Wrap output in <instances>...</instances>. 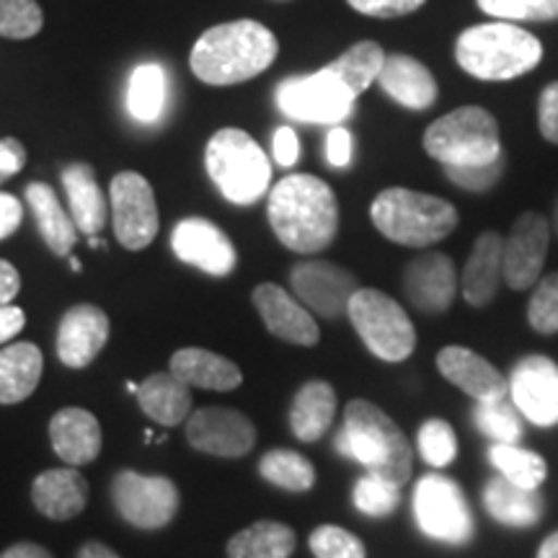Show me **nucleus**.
Wrapping results in <instances>:
<instances>
[{
	"mask_svg": "<svg viewBox=\"0 0 558 558\" xmlns=\"http://www.w3.org/2000/svg\"><path fill=\"white\" fill-rule=\"evenodd\" d=\"M267 218L277 241L295 254H318L339 233V199L324 179L290 173L269 192Z\"/></svg>",
	"mask_w": 558,
	"mask_h": 558,
	"instance_id": "1",
	"label": "nucleus"
},
{
	"mask_svg": "<svg viewBox=\"0 0 558 558\" xmlns=\"http://www.w3.org/2000/svg\"><path fill=\"white\" fill-rule=\"evenodd\" d=\"M275 32L254 19H239L207 29L192 47V73L207 86H239L277 60Z\"/></svg>",
	"mask_w": 558,
	"mask_h": 558,
	"instance_id": "2",
	"label": "nucleus"
},
{
	"mask_svg": "<svg viewBox=\"0 0 558 558\" xmlns=\"http://www.w3.org/2000/svg\"><path fill=\"white\" fill-rule=\"evenodd\" d=\"M333 445L341 458L357 460L367 473H378L399 486L407 484L414 469V450L403 429L373 401L347 403Z\"/></svg>",
	"mask_w": 558,
	"mask_h": 558,
	"instance_id": "3",
	"label": "nucleus"
},
{
	"mask_svg": "<svg viewBox=\"0 0 558 558\" xmlns=\"http://www.w3.org/2000/svg\"><path fill=\"white\" fill-rule=\"evenodd\" d=\"M456 60L476 81L507 83L541 65L543 45L520 24L488 21L460 34Z\"/></svg>",
	"mask_w": 558,
	"mask_h": 558,
	"instance_id": "4",
	"label": "nucleus"
},
{
	"mask_svg": "<svg viewBox=\"0 0 558 558\" xmlns=\"http://www.w3.org/2000/svg\"><path fill=\"white\" fill-rule=\"evenodd\" d=\"M369 220L388 241L407 248H424L448 239L458 228L460 215L452 202L435 194L390 186L373 199Z\"/></svg>",
	"mask_w": 558,
	"mask_h": 558,
	"instance_id": "5",
	"label": "nucleus"
},
{
	"mask_svg": "<svg viewBox=\"0 0 558 558\" xmlns=\"http://www.w3.org/2000/svg\"><path fill=\"white\" fill-rule=\"evenodd\" d=\"M205 169L222 197L239 207L254 205L269 190L271 163L246 130L215 132L205 150Z\"/></svg>",
	"mask_w": 558,
	"mask_h": 558,
	"instance_id": "6",
	"label": "nucleus"
},
{
	"mask_svg": "<svg viewBox=\"0 0 558 558\" xmlns=\"http://www.w3.org/2000/svg\"><path fill=\"white\" fill-rule=\"evenodd\" d=\"M424 150L442 169L486 166L505 158L501 153L499 122L484 107H458L439 117L424 132Z\"/></svg>",
	"mask_w": 558,
	"mask_h": 558,
	"instance_id": "7",
	"label": "nucleus"
},
{
	"mask_svg": "<svg viewBox=\"0 0 558 558\" xmlns=\"http://www.w3.org/2000/svg\"><path fill=\"white\" fill-rule=\"evenodd\" d=\"M347 316L373 357L403 362L416 349V329L409 313L383 290L360 288L349 300Z\"/></svg>",
	"mask_w": 558,
	"mask_h": 558,
	"instance_id": "8",
	"label": "nucleus"
},
{
	"mask_svg": "<svg viewBox=\"0 0 558 558\" xmlns=\"http://www.w3.org/2000/svg\"><path fill=\"white\" fill-rule=\"evenodd\" d=\"M354 99L357 96L352 94V88L329 68L282 81L275 90L277 107L288 120L329 124V128H339L341 122L352 117Z\"/></svg>",
	"mask_w": 558,
	"mask_h": 558,
	"instance_id": "9",
	"label": "nucleus"
},
{
	"mask_svg": "<svg viewBox=\"0 0 558 558\" xmlns=\"http://www.w3.org/2000/svg\"><path fill=\"white\" fill-rule=\"evenodd\" d=\"M414 520L429 541L465 546L476 533V522L463 488L442 473H427L414 486Z\"/></svg>",
	"mask_w": 558,
	"mask_h": 558,
	"instance_id": "10",
	"label": "nucleus"
},
{
	"mask_svg": "<svg viewBox=\"0 0 558 558\" xmlns=\"http://www.w3.org/2000/svg\"><path fill=\"white\" fill-rule=\"evenodd\" d=\"M111 505L132 527L160 530L177 518L181 497L171 478L120 471L111 481Z\"/></svg>",
	"mask_w": 558,
	"mask_h": 558,
	"instance_id": "11",
	"label": "nucleus"
},
{
	"mask_svg": "<svg viewBox=\"0 0 558 558\" xmlns=\"http://www.w3.org/2000/svg\"><path fill=\"white\" fill-rule=\"evenodd\" d=\"M111 220L114 235L128 251L148 248L158 235V205L150 181L135 171H122L111 179Z\"/></svg>",
	"mask_w": 558,
	"mask_h": 558,
	"instance_id": "12",
	"label": "nucleus"
},
{
	"mask_svg": "<svg viewBox=\"0 0 558 558\" xmlns=\"http://www.w3.org/2000/svg\"><path fill=\"white\" fill-rule=\"evenodd\" d=\"M507 393L522 416L535 427L558 424V365L546 354H527L512 367Z\"/></svg>",
	"mask_w": 558,
	"mask_h": 558,
	"instance_id": "13",
	"label": "nucleus"
},
{
	"mask_svg": "<svg viewBox=\"0 0 558 558\" xmlns=\"http://www.w3.org/2000/svg\"><path fill=\"white\" fill-rule=\"evenodd\" d=\"M290 288L300 303L320 318H339L360 290V279L333 262H298L290 269Z\"/></svg>",
	"mask_w": 558,
	"mask_h": 558,
	"instance_id": "14",
	"label": "nucleus"
},
{
	"mask_svg": "<svg viewBox=\"0 0 558 558\" xmlns=\"http://www.w3.org/2000/svg\"><path fill=\"white\" fill-rule=\"evenodd\" d=\"M550 243V222L538 213H522L509 228L501 251V269L509 290L522 292L538 284L546 267Z\"/></svg>",
	"mask_w": 558,
	"mask_h": 558,
	"instance_id": "15",
	"label": "nucleus"
},
{
	"mask_svg": "<svg viewBox=\"0 0 558 558\" xmlns=\"http://www.w3.org/2000/svg\"><path fill=\"white\" fill-rule=\"evenodd\" d=\"M186 439L207 456L243 458L254 450L256 427L239 409L205 407L186 418Z\"/></svg>",
	"mask_w": 558,
	"mask_h": 558,
	"instance_id": "16",
	"label": "nucleus"
},
{
	"mask_svg": "<svg viewBox=\"0 0 558 558\" xmlns=\"http://www.w3.org/2000/svg\"><path fill=\"white\" fill-rule=\"evenodd\" d=\"M171 248L179 262L197 267L209 277H228L239 264L233 241L205 218L181 220L171 233Z\"/></svg>",
	"mask_w": 558,
	"mask_h": 558,
	"instance_id": "17",
	"label": "nucleus"
},
{
	"mask_svg": "<svg viewBox=\"0 0 558 558\" xmlns=\"http://www.w3.org/2000/svg\"><path fill=\"white\" fill-rule=\"evenodd\" d=\"M251 300L271 337L295 347H316L320 341L316 318L292 292L275 282H262L254 288Z\"/></svg>",
	"mask_w": 558,
	"mask_h": 558,
	"instance_id": "18",
	"label": "nucleus"
},
{
	"mask_svg": "<svg viewBox=\"0 0 558 558\" xmlns=\"http://www.w3.org/2000/svg\"><path fill=\"white\" fill-rule=\"evenodd\" d=\"M460 290V277L450 256L429 251L416 256L403 269V292L414 308L422 313H445Z\"/></svg>",
	"mask_w": 558,
	"mask_h": 558,
	"instance_id": "19",
	"label": "nucleus"
},
{
	"mask_svg": "<svg viewBox=\"0 0 558 558\" xmlns=\"http://www.w3.org/2000/svg\"><path fill=\"white\" fill-rule=\"evenodd\" d=\"M109 341V316L96 305H73L60 318L58 357L70 369H83L99 357Z\"/></svg>",
	"mask_w": 558,
	"mask_h": 558,
	"instance_id": "20",
	"label": "nucleus"
},
{
	"mask_svg": "<svg viewBox=\"0 0 558 558\" xmlns=\"http://www.w3.org/2000/svg\"><path fill=\"white\" fill-rule=\"evenodd\" d=\"M437 369L445 380L471 396L473 401H488L507 396V378L478 352L469 347L448 344L439 349Z\"/></svg>",
	"mask_w": 558,
	"mask_h": 558,
	"instance_id": "21",
	"label": "nucleus"
},
{
	"mask_svg": "<svg viewBox=\"0 0 558 558\" xmlns=\"http://www.w3.org/2000/svg\"><path fill=\"white\" fill-rule=\"evenodd\" d=\"M50 442L58 458L70 469L94 463L104 445L99 418L90 414L88 409H60L50 422Z\"/></svg>",
	"mask_w": 558,
	"mask_h": 558,
	"instance_id": "22",
	"label": "nucleus"
},
{
	"mask_svg": "<svg viewBox=\"0 0 558 558\" xmlns=\"http://www.w3.org/2000/svg\"><path fill=\"white\" fill-rule=\"evenodd\" d=\"M380 88L393 99L399 107L411 111H424L437 101V81L432 70L422 60L411 54L396 52L386 54L380 70Z\"/></svg>",
	"mask_w": 558,
	"mask_h": 558,
	"instance_id": "23",
	"label": "nucleus"
},
{
	"mask_svg": "<svg viewBox=\"0 0 558 558\" xmlns=\"http://www.w3.org/2000/svg\"><path fill=\"white\" fill-rule=\"evenodd\" d=\"M501 251H505V239L497 230H486L473 243L469 262L460 275V292L471 308H486L497 298L499 284L505 282Z\"/></svg>",
	"mask_w": 558,
	"mask_h": 558,
	"instance_id": "24",
	"label": "nucleus"
},
{
	"mask_svg": "<svg viewBox=\"0 0 558 558\" xmlns=\"http://www.w3.org/2000/svg\"><path fill=\"white\" fill-rule=\"evenodd\" d=\"M32 501L45 518L65 522L78 518L88 505V481L78 469H50L32 484Z\"/></svg>",
	"mask_w": 558,
	"mask_h": 558,
	"instance_id": "25",
	"label": "nucleus"
},
{
	"mask_svg": "<svg viewBox=\"0 0 558 558\" xmlns=\"http://www.w3.org/2000/svg\"><path fill=\"white\" fill-rule=\"evenodd\" d=\"M169 369L190 388L233 390L243 383L241 367L233 360L202 347H184L173 352Z\"/></svg>",
	"mask_w": 558,
	"mask_h": 558,
	"instance_id": "26",
	"label": "nucleus"
},
{
	"mask_svg": "<svg viewBox=\"0 0 558 558\" xmlns=\"http://www.w3.org/2000/svg\"><path fill=\"white\" fill-rule=\"evenodd\" d=\"M337 416V390L326 380L300 386L290 403V429L300 442H318L331 429Z\"/></svg>",
	"mask_w": 558,
	"mask_h": 558,
	"instance_id": "27",
	"label": "nucleus"
},
{
	"mask_svg": "<svg viewBox=\"0 0 558 558\" xmlns=\"http://www.w3.org/2000/svg\"><path fill=\"white\" fill-rule=\"evenodd\" d=\"M62 184H65L70 218L83 235H96L107 226L109 205L96 181V173L88 163H73L62 171Z\"/></svg>",
	"mask_w": 558,
	"mask_h": 558,
	"instance_id": "28",
	"label": "nucleus"
},
{
	"mask_svg": "<svg viewBox=\"0 0 558 558\" xmlns=\"http://www.w3.org/2000/svg\"><path fill=\"white\" fill-rule=\"evenodd\" d=\"M137 403L143 414L160 424V427H177L192 414V393L186 383H181L171 373H153L137 388Z\"/></svg>",
	"mask_w": 558,
	"mask_h": 558,
	"instance_id": "29",
	"label": "nucleus"
},
{
	"mask_svg": "<svg viewBox=\"0 0 558 558\" xmlns=\"http://www.w3.org/2000/svg\"><path fill=\"white\" fill-rule=\"evenodd\" d=\"M484 507L488 518L507 527H533L543 518L541 492H530L505 476H494L484 488Z\"/></svg>",
	"mask_w": 558,
	"mask_h": 558,
	"instance_id": "30",
	"label": "nucleus"
},
{
	"mask_svg": "<svg viewBox=\"0 0 558 558\" xmlns=\"http://www.w3.org/2000/svg\"><path fill=\"white\" fill-rule=\"evenodd\" d=\"M26 205L32 207L34 220H37V228L47 248L58 256H70L75 241H78V228L70 218V209L60 205L52 186L34 181V184L26 186Z\"/></svg>",
	"mask_w": 558,
	"mask_h": 558,
	"instance_id": "31",
	"label": "nucleus"
},
{
	"mask_svg": "<svg viewBox=\"0 0 558 558\" xmlns=\"http://www.w3.org/2000/svg\"><path fill=\"white\" fill-rule=\"evenodd\" d=\"M41 369H45V357L32 341L0 349V403L13 407L29 399L39 386Z\"/></svg>",
	"mask_w": 558,
	"mask_h": 558,
	"instance_id": "32",
	"label": "nucleus"
},
{
	"mask_svg": "<svg viewBox=\"0 0 558 558\" xmlns=\"http://www.w3.org/2000/svg\"><path fill=\"white\" fill-rule=\"evenodd\" d=\"M295 530L277 520H259L228 541V558H290L295 554Z\"/></svg>",
	"mask_w": 558,
	"mask_h": 558,
	"instance_id": "33",
	"label": "nucleus"
},
{
	"mask_svg": "<svg viewBox=\"0 0 558 558\" xmlns=\"http://www.w3.org/2000/svg\"><path fill=\"white\" fill-rule=\"evenodd\" d=\"M166 96H169V78H166L163 68L156 62L135 68L128 86V111L137 122L150 124L160 120L166 109Z\"/></svg>",
	"mask_w": 558,
	"mask_h": 558,
	"instance_id": "34",
	"label": "nucleus"
},
{
	"mask_svg": "<svg viewBox=\"0 0 558 558\" xmlns=\"http://www.w3.org/2000/svg\"><path fill=\"white\" fill-rule=\"evenodd\" d=\"M383 62H386V52L378 41L365 39L357 45L349 47L347 52H341L337 60L329 62L331 73H337L341 81L352 88L354 96H360L362 90H367L373 83H378Z\"/></svg>",
	"mask_w": 558,
	"mask_h": 558,
	"instance_id": "35",
	"label": "nucleus"
},
{
	"mask_svg": "<svg viewBox=\"0 0 558 558\" xmlns=\"http://www.w3.org/2000/svg\"><path fill=\"white\" fill-rule=\"evenodd\" d=\"M488 463L497 469L499 476L522 488H530V492H541V486L548 478V463L543 456L520 448V445H492Z\"/></svg>",
	"mask_w": 558,
	"mask_h": 558,
	"instance_id": "36",
	"label": "nucleus"
},
{
	"mask_svg": "<svg viewBox=\"0 0 558 558\" xmlns=\"http://www.w3.org/2000/svg\"><path fill=\"white\" fill-rule=\"evenodd\" d=\"M259 473L267 484L290 494H305L316 486V469L308 458L295 450H269L259 460Z\"/></svg>",
	"mask_w": 558,
	"mask_h": 558,
	"instance_id": "37",
	"label": "nucleus"
},
{
	"mask_svg": "<svg viewBox=\"0 0 558 558\" xmlns=\"http://www.w3.org/2000/svg\"><path fill=\"white\" fill-rule=\"evenodd\" d=\"M473 427H476L484 437L492 439L494 445H520L522 414L512 403V399H509V393L488 401H476V409H473Z\"/></svg>",
	"mask_w": 558,
	"mask_h": 558,
	"instance_id": "38",
	"label": "nucleus"
},
{
	"mask_svg": "<svg viewBox=\"0 0 558 558\" xmlns=\"http://www.w3.org/2000/svg\"><path fill=\"white\" fill-rule=\"evenodd\" d=\"M352 501L357 512L367 514V518H388L401 505V486L378 476V473L365 471V476H360L352 488Z\"/></svg>",
	"mask_w": 558,
	"mask_h": 558,
	"instance_id": "39",
	"label": "nucleus"
},
{
	"mask_svg": "<svg viewBox=\"0 0 558 558\" xmlns=\"http://www.w3.org/2000/svg\"><path fill=\"white\" fill-rule=\"evenodd\" d=\"M416 450L429 469H448L458 458L456 429L445 418H427L416 432Z\"/></svg>",
	"mask_w": 558,
	"mask_h": 558,
	"instance_id": "40",
	"label": "nucleus"
},
{
	"mask_svg": "<svg viewBox=\"0 0 558 558\" xmlns=\"http://www.w3.org/2000/svg\"><path fill=\"white\" fill-rule=\"evenodd\" d=\"M45 26V13L37 0H0V37L32 39Z\"/></svg>",
	"mask_w": 558,
	"mask_h": 558,
	"instance_id": "41",
	"label": "nucleus"
},
{
	"mask_svg": "<svg viewBox=\"0 0 558 558\" xmlns=\"http://www.w3.org/2000/svg\"><path fill=\"white\" fill-rule=\"evenodd\" d=\"M486 16L497 21H558V0H476Z\"/></svg>",
	"mask_w": 558,
	"mask_h": 558,
	"instance_id": "42",
	"label": "nucleus"
},
{
	"mask_svg": "<svg viewBox=\"0 0 558 558\" xmlns=\"http://www.w3.org/2000/svg\"><path fill=\"white\" fill-rule=\"evenodd\" d=\"M530 329L550 337L558 333V271L538 279L527 303Z\"/></svg>",
	"mask_w": 558,
	"mask_h": 558,
	"instance_id": "43",
	"label": "nucleus"
},
{
	"mask_svg": "<svg viewBox=\"0 0 558 558\" xmlns=\"http://www.w3.org/2000/svg\"><path fill=\"white\" fill-rule=\"evenodd\" d=\"M308 546L316 558H367L365 543L339 525H320L313 530Z\"/></svg>",
	"mask_w": 558,
	"mask_h": 558,
	"instance_id": "44",
	"label": "nucleus"
},
{
	"mask_svg": "<svg viewBox=\"0 0 558 558\" xmlns=\"http://www.w3.org/2000/svg\"><path fill=\"white\" fill-rule=\"evenodd\" d=\"M501 173H505V158L494 160V163H486V166H463V169H452V166H448V169H445V177H448L452 184L460 186V190L476 192V194L494 190L497 181L501 179Z\"/></svg>",
	"mask_w": 558,
	"mask_h": 558,
	"instance_id": "45",
	"label": "nucleus"
},
{
	"mask_svg": "<svg viewBox=\"0 0 558 558\" xmlns=\"http://www.w3.org/2000/svg\"><path fill=\"white\" fill-rule=\"evenodd\" d=\"M349 9L369 19H401L422 9L427 0H347Z\"/></svg>",
	"mask_w": 558,
	"mask_h": 558,
	"instance_id": "46",
	"label": "nucleus"
},
{
	"mask_svg": "<svg viewBox=\"0 0 558 558\" xmlns=\"http://www.w3.org/2000/svg\"><path fill=\"white\" fill-rule=\"evenodd\" d=\"M538 130L548 143L558 145V81H550L538 99Z\"/></svg>",
	"mask_w": 558,
	"mask_h": 558,
	"instance_id": "47",
	"label": "nucleus"
},
{
	"mask_svg": "<svg viewBox=\"0 0 558 558\" xmlns=\"http://www.w3.org/2000/svg\"><path fill=\"white\" fill-rule=\"evenodd\" d=\"M352 153H354L352 132L341 128V124L339 128H331L329 135H326V158H329L333 169H344V166H349Z\"/></svg>",
	"mask_w": 558,
	"mask_h": 558,
	"instance_id": "48",
	"label": "nucleus"
},
{
	"mask_svg": "<svg viewBox=\"0 0 558 558\" xmlns=\"http://www.w3.org/2000/svg\"><path fill=\"white\" fill-rule=\"evenodd\" d=\"M271 156H275L277 163L284 166V169H290V166L298 163L300 143H298L295 130L288 128V124L275 132V140H271Z\"/></svg>",
	"mask_w": 558,
	"mask_h": 558,
	"instance_id": "49",
	"label": "nucleus"
},
{
	"mask_svg": "<svg viewBox=\"0 0 558 558\" xmlns=\"http://www.w3.org/2000/svg\"><path fill=\"white\" fill-rule=\"evenodd\" d=\"M26 166V150L16 137L0 140V184L5 179L16 177V173Z\"/></svg>",
	"mask_w": 558,
	"mask_h": 558,
	"instance_id": "50",
	"label": "nucleus"
},
{
	"mask_svg": "<svg viewBox=\"0 0 558 558\" xmlns=\"http://www.w3.org/2000/svg\"><path fill=\"white\" fill-rule=\"evenodd\" d=\"M24 218V209H21L19 199L13 194L0 192V241L9 239L11 233H16Z\"/></svg>",
	"mask_w": 558,
	"mask_h": 558,
	"instance_id": "51",
	"label": "nucleus"
},
{
	"mask_svg": "<svg viewBox=\"0 0 558 558\" xmlns=\"http://www.w3.org/2000/svg\"><path fill=\"white\" fill-rule=\"evenodd\" d=\"M26 326L24 311L16 308V305H0V344L19 337V331Z\"/></svg>",
	"mask_w": 558,
	"mask_h": 558,
	"instance_id": "52",
	"label": "nucleus"
},
{
	"mask_svg": "<svg viewBox=\"0 0 558 558\" xmlns=\"http://www.w3.org/2000/svg\"><path fill=\"white\" fill-rule=\"evenodd\" d=\"M21 290V275L11 262L0 259V305H11Z\"/></svg>",
	"mask_w": 558,
	"mask_h": 558,
	"instance_id": "53",
	"label": "nucleus"
},
{
	"mask_svg": "<svg viewBox=\"0 0 558 558\" xmlns=\"http://www.w3.org/2000/svg\"><path fill=\"white\" fill-rule=\"evenodd\" d=\"M0 558H54L45 546L37 543H13L11 548H5Z\"/></svg>",
	"mask_w": 558,
	"mask_h": 558,
	"instance_id": "54",
	"label": "nucleus"
},
{
	"mask_svg": "<svg viewBox=\"0 0 558 558\" xmlns=\"http://www.w3.org/2000/svg\"><path fill=\"white\" fill-rule=\"evenodd\" d=\"M78 558H122V556L117 554V550H111L107 543L88 541V543H83V546H81Z\"/></svg>",
	"mask_w": 558,
	"mask_h": 558,
	"instance_id": "55",
	"label": "nucleus"
},
{
	"mask_svg": "<svg viewBox=\"0 0 558 558\" xmlns=\"http://www.w3.org/2000/svg\"><path fill=\"white\" fill-rule=\"evenodd\" d=\"M535 558H558V530L556 533H550L546 541L541 543L538 554H535Z\"/></svg>",
	"mask_w": 558,
	"mask_h": 558,
	"instance_id": "56",
	"label": "nucleus"
},
{
	"mask_svg": "<svg viewBox=\"0 0 558 558\" xmlns=\"http://www.w3.org/2000/svg\"><path fill=\"white\" fill-rule=\"evenodd\" d=\"M88 246L90 248H104V241L96 239V235H88Z\"/></svg>",
	"mask_w": 558,
	"mask_h": 558,
	"instance_id": "57",
	"label": "nucleus"
},
{
	"mask_svg": "<svg viewBox=\"0 0 558 558\" xmlns=\"http://www.w3.org/2000/svg\"><path fill=\"white\" fill-rule=\"evenodd\" d=\"M70 269H73V271H81V269H83L81 259H75V256H70Z\"/></svg>",
	"mask_w": 558,
	"mask_h": 558,
	"instance_id": "58",
	"label": "nucleus"
},
{
	"mask_svg": "<svg viewBox=\"0 0 558 558\" xmlns=\"http://www.w3.org/2000/svg\"><path fill=\"white\" fill-rule=\"evenodd\" d=\"M558 233V199H556V205H554V226H550Z\"/></svg>",
	"mask_w": 558,
	"mask_h": 558,
	"instance_id": "59",
	"label": "nucleus"
},
{
	"mask_svg": "<svg viewBox=\"0 0 558 558\" xmlns=\"http://www.w3.org/2000/svg\"><path fill=\"white\" fill-rule=\"evenodd\" d=\"M124 388H128V393H137V383H132V380H128V386H124Z\"/></svg>",
	"mask_w": 558,
	"mask_h": 558,
	"instance_id": "60",
	"label": "nucleus"
}]
</instances>
